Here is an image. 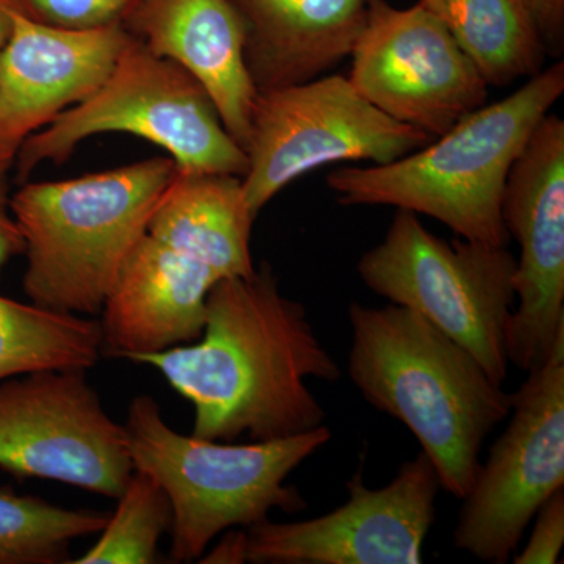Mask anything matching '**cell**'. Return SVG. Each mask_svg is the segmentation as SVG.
<instances>
[{
  "mask_svg": "<svg viewBox=\"0 0 564 564\" xmlns=\"http://www.w3.org/2000/svg\"><path fill=\"white\" fill-rule=\"evenodd\" d=\"M258 93L317 79L350 57L369 0H231Z\"/></svg>",
  "mask_w": 564,
  "mask_h": 564,
  "instance_id": "17",
  "label": "cell"
},
{
  "mask_svg": "<svg viewBox=\"0 0 564 564\" xmlns=\"http://www.w3.org/2000/svg\"><path fill=\"white\" fill-rule=\"evenodd\" d=\"M527 373L455 527V547L486 563L513 558L534 514L564 488V334Z\"/></svg>",
  "mask_w": 564,
  "mask_h": 564,
  "instance_id": "9",
  "label": "cell"
},
{
  "mask_svg": "<svg viewBox=\"0 0 564 564\" xmlns=\"http://www.w3.org/2000/svg\"><path fill=\"white\" fill-rule=\"evenodd\" d=\"M534 525L525 547L514 555L516 564H554L564 544V488L534 514Z\"/></svg>",
  "mask_w": 564,
  "mask_h": 564,
  "instance_id": "24",
  "label": "cell"
},
{
  "mask_svg": "<svg viewBox=\"0 0 564 564\" xmlns=\"http://www.w3.org/2000/svg\"><path fill=\"white\" fill-rule=\"evenodd\" d=\"M117 500V511L110 514L98 541L69 563H159V541L173 525L169 496L151 475L133 470Z\"/></svg>",
  "mask_w": 564,
  "mask_h": 564,
  "instance_id": "22",
  "label": "cell"
},
{
  "mask_svg": "<svg viewBox=\"0 0 564 564\" xmlns=\"http://www.w3.org/2000/svg\"><path fill=\"white\" fill-rule=\"evenodd\" d=\"M133 362L158 370L193 404V436L225 443L243 434L270 441L318 429L325 411L306 381L334 383L343 375L306 307L282 295L265 262L210 289L198 340Z\"/></svg>",
  "mask_w": 564,
  "mask_h": 564,
  "instance_id": "1",
  "label": "cell"
},
{
  "mask_svg": "<svg viewBox=\"0 0 564 564\" xmlns=\"http://www.w3.org/2000/svg\"><path fill=\"white\" fill-rule=\"evenodd\" d=\"M254 221L242 177L176 166L147 234L225 280L254 272L250 250Z\"/></svg>",
  "mask_w": 564,
  "mask_h": 564,
  "instance_id": "18",
  "label": "cell"
},
{
  "mask_svg": "<svg viewBox=\"0 0 564 564\" xmlns=\"http://www.w3.org/2000/svg\"><path fill=\"white\" fill-rule=\"evenodd\" d=\"M109 518L0 489V564L68 563L70 543L101 533Z\"/></svg>",
  "mask_w": 564,
  "mask_h": 564,
  "instance_id": "21",
  "label": "cell"
},
{
  "mask_svg": "<svg viewBox=\"0 0 564 564\" xmlns=\"http://www.w3.org/2000/svg\"><path fill=\"white\" fill-rule=\"evenodd\" d=\"M441 480L429 456L403 463L384 488L362 474L347 481L348 500L299 522L269 519L247 527V562L256 564H419L436 519Z\"/></svg>",
  "mask_w": 564,
  "mask_h": 564,
  "instance_id": "12",
  "label": "cell"
},
{
  "mask_svg": "<svg viewBox=\"0 0 564 564\" xmlns=\"http://www.w3.org/2000/svg\"><path fill=\"white\" fill-rule=\"evenodd\" d=\"M129 39L122 24L58 28L11 10L10 36L0 52V140L21 148L63 111L90 98Z\"/></svg>",
  "mask_w": 564,
  "mask_h": 564,
  "instance_id": "14",
  "label": "cell"
},
{
  "mask_svg": "<svg viewBox=\"0 0 564 564\" xmlns=\"http://www.w3.org/2000/svg\"><path fill=\"white\" fill-rule=\"evenodd\" d=\"M11 32V10L6 0H0V52L6 46Z\"/></svg>",
  "mask_w": 564,
  "mask_h": 564,
  "instance_id": "28",
  "label": "cell"
},
{
  "mask_svg": "<svg viewBox=\"0 0 564 564\" xmlns=\"http://www.w3.org/2000/svg\"><path fill=\"white\" fill-rule=\"evenodd\" d=\"M563 91L560 62L404 158L336 170L328 176L329 188L344 206L411 210L443 223L462 239L507 247L502 196L508 173Z\"/></svg>",
  "mask_w": 564,
  "mask_h": 564,
  "instance_id": "3",
  "label": "cell"
},
{
  "mask_svg": "<svg viewBox=\"0 0 564 564\" xmlns=\"http://www.w3.org/2000/svg\"><path fill=\"white\" fill-rule=\"evenodd\" d=\"M348 321L352 384L414 434L441 488L464 499L486 437L510 415L513 395L466 348L408 307L351 303Z\"/></svg>",
  "mask_w": 564,
  "mask_h": 564,
  "instance_id": "2",
  "label": "cell"
},
{
  "mask_svg": "<svg viewBox=\"0 0 564 564\" xmlns=\"http://www.w3.org/2000/svg\"><path fill=\"white\" fill-rule=\"evenodd\" d=\"M18 151L20 148L0 140V270L11 259L22 256L24 250L20 229L11 210L13 193L10 192V176L17 165Z\"/></svg>",
  "mask_w": 564,
  "mask_h": 564,
  "instance_id": "25",
  "label": "cell"
},
{
  "mask_svg": "<svg viewBox=\"0 0 564 564\" xmlns=\"http://www.w3.org/2000/svg\"><path fill=\"white\" fill-rule=\"evenodd\" d=\"M122 25L202 85L245 151L258 90L245 61L243 22L231 0H140Z\"/></svg>",
  "mask_w": 564,
  "mask_h": 564,
  "instance_id": "16",
  "label": "cell"
},
{
  "mask_svg": "<svg viewBox=\"0 0 564 564\" xmlns=\"http://www.w3.org/2000/svg\"><path fill=\"white\" fill-rule=\"evenodd\" d=\"M516 265L507 247L462 237L447 242L414 212L397 209L383 242L359 259L358 274L370 291L421 315L466 348L503 384Z\"/></svg>",
  "mask_w": 564,
  "mask_h": 564,
  "instance_id": "7",
  "label": "cell"
},
{
  "mask_svg": "<svg viewBox=\"0 0 564 564\" xmlns=\"http://www.w3.org/2000/svg\"><path fill=\"white\" fill-rule=\"evenodd\" d=\"M486 84L505 87L543 69L545 47L524 0H421Z\"/></svg>",
  "mask_w": 564,
  "mask_h": 564,
  "instance_id": "19",
  "label": "cell"
},
{
  "mask_svg": "<svg viewBox=\"0 0 564 564\" xmlns=\"http://www.w3.org/2000/svg\"><path fill=\"white\" fill-rule=\"evenodd\" d=\"M140 0H6L22 17L68 29L122 24Z\"/></svg>",
  "mask_w": 564,
  "mask_h": 564,
  "instance_id": "23",
  "label": "cell"
},
{
  "mask_svg": "<svg viewBox=\"0 0 564 564\" xmlns=\"http://www.w3.org/2000/svg\"><path fill=\"white\" fill-rule=\"evenodd\" d=\"M214 270L144 234L122 267L99 321L102 356L137 358L191 344L206 325Z\"/></svg>",
  "mask_w": 564,
  "mask_h": 564,
  "instance_id": "15",
  "label": "cell"
},
{
  "mask_svg": "<svg viewBox=\"0 0 564 564\" xmlns=\"http://www.w3.org/2000/svg\"><path fill=\"white\" fill-rule=\"evenodd\" d=\"M176 172L169 155L65 181L25 182L11 196L29 302L101 314L152 212Z\"/></svg>",
  "mask_w": 564,
  "mask_h": 564,
  "instance_id": "4",
  "label": "cell"
},
{
  "mask_svg": "<svg viewBox=\"0 0 564 564\" xmlns=\"http://www.w3.org/2000/svg\"><path fill=\"white\" fill-rule=\"evenodd\" d=\"M122 426L133 470L151 475L172 503L174 563L199 562L218 534L259 524L270 511L306 510L288 478L333 436L322 425L252 444L203 440L173 430L150 395L132 400Z\"/></svg>",
  "mask_w": 564,
  "mask_h": 564,
  "instance_id": "5",
  "label": "cell"
},
{
  "mask_svg": "<svg viewBox=\"0 0 564 564\" xmlns=\"http://www.w3.org/2000/svg\"><path fill=\"white\" fill-rule=\"evenodd\" d=\"M202 563H247V532L231 530L221 538L207 555L199 558Z\"/></svg>",
  "mask_w": 564,
  "mask_h": 564,
  "instance_id": "27",
  "label": "cell"
},
{
  "mask_svg": "<svg viewBox=\"0 0 564 564\" xmlns=\"http://www.w3.org/2000/svg\"><path fill=\"white\" fill-rule=\"evenodd\" d=\"M350 57L348 80L364 99L433 139L488 98L473 61L421 3L402 10L369 0Z\"/></svg>",
  "mask_w": 564,
  "mask_h": 564,
  "instance_id": "11",
  "label": "cell"
},
{
  "mask_svg": "<svg viewBox=\"0 0 564 564\" xmlns=\"http://www.w3.org/2000/svg\"><path fill=\"white\" fill-rule=\"evenodd\" d=\"M543 44L558 50L563 43L564 0H524Z\"/></svg>",
  "mask_w": 564,
  "mask_h": 564,
  "instance_id": "26",
  "label": "cell"
},
{
  "mask_svg": "<svg viewBox=\"0 0 564 564\" xmlns=\"http://www.w3.org/2000/svg\"><path fill=\"white\" fill-rule=\"evenodd\" d=\"M433 140L364 99L348 77L258 93L245 154V199L256 218L303 174L336 162L384 165Z\"/></svg>",
  "mask_w": 564,
  "mask_h": 564,
  "instance_id": "8",
  "label": "cell"
},
{
  "mask_svg": "<svg viewBox=\"0 0 564 564\" xmlns=\"http://www.w3.org/2000/svg\"><path fill=\"white\" fill-rule=\"evenodd\" d=\"M84 370L0 381V467L118 499L133 474L122 423Z\"/></svg>",
  "mask_w": 564,
  "mask_h": 564,
  "instance_id": "10",
  "label": "cell"
},
{
  "mask_svg": "<svg viewBox=\"0 0 564 564\" xmlns=\"http://www.w3.org/2000/svg\"><path fill=\"white\" fill-rule=\"evenodd\" d=\"M99 133H131L162 148L176 166L243 177L248 158L206 90L187 70L129 39L90 98L21 144L14 172L24 181L41 163L68 161Z\"/></svg>",
  "mask_w": 564,
  "mask_h": 564,
  "instance_id": "6",
  "label": "cell"
},
{
  "mask_svg": "<svg viewBox=\"0 0 564 564\" xmlns=\"http://www.w3.org/2000/svg\"><path fill=\"white\" fill-rule=\"evenodd\" d=\"M502 221L521 248L508 361L530 372L564 334V121L556 115H545L511 166Z\"/></svg>",
  "mask_w": 564,
  "mask_h": 564,
  "instance_id": "13",
  "label": "cell"
},
{
  "mask_svg": "<svg viewBox=\"0 0 564 564\" xmlns=\"http://www.w3.org/2000/svg\"><path fill=\"white\" fill-rule=\"evenodd\" d=\"M102 358L99 321L0 295V381L43 370H90Z\"/></svg>",
  "mask_w": 564,
  "mask_h": 564,
  "instance_id": "20",
  "label": "cell"
}]
</instances>
